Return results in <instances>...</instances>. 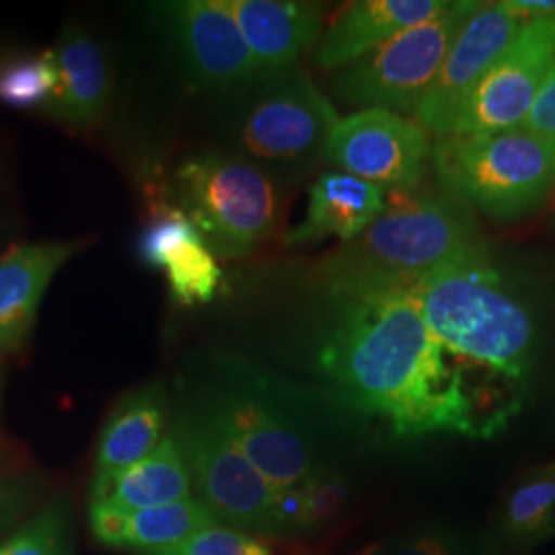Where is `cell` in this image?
<instances>
[{
    "instance_id": "cell-1",
    "label": "cell",
    "mask_w": 555,
    "mask_h": 555,
    "mask_svg": "<svg viewBox=\"0 0 555 555\" xmlns=\"http://www.w3.org/2000/svg\"><path fill=\"white\" fill-rule=\"evenodd\" d=\"M332 313L319 366L360 410L397 437L456 433L492 437L463 366L417 307L416 288L380 286L327 295Z\"/></svg>"
},
{
    "instance_id": "cell-2",
    "label": "cell",
    "mask_w": 555,
    "mask_h": 555,
    "mask_svg": "<svg viewBox=\"0 0 555 555\" xmlns=\"http://www.w3.org/2000/svg\"><path fill=\"white\" fill-rule=\"evenodd\" d=\"M192 405L210 417L272 483L286 529L332 513L336 483L325 479L318 449L268 378L224 362Z\"/></svg>"
},
{
    "instance_id": "cell-3",
    "label": "cell",
    "mask_w": 555,
    "mask_h": 555,
    "mask_svg": "<svg viewBox=\"0 0 555 555\" xmlns=\"http://www.w3.org/2000/svg\"><path fill=\"white\" fill-rule=\"evenodd\" d=\"M416 300L426 325L461 366L465 362L508 380L529 373L535 319L483 241L424 278Z\"/></svg>"
},
{
    "instance_id": "cell-4",
    "label": "cell",
    "mask_w": 555,
    "mask_h": 555,
    "mask_svg": "<svg viewBox=\"0 0 555 555\" xmlns=\"http://www.w3.org/2000/svg\"><path fill=\"white\" fill-rule=\"evenodd\" d=\"M481 243L476 217L455 194L426 181L385 192V208L360 237L325 259V295L417 284L456 254Z\"/></svg>"
},
{
    "instance_id": "cell-5",
    "label": "cell",
    "mask_w": 555,
    "mask_h": 555,
    "mask_svg": "<svg viewBox=\"0 0 555 555\" xmlns=\"http://www.w3.org/2000/svg\"><path fill=\"white\" fill-rule=\"evenodd\" d=\"M220 95L217 130L229 153L274 179L302 178L315 169L339 121L332 101L298 66Z\"/></svg>"
},
{
    "instance_id": "cell-6",
    "label": "cell",
    "mask_w": 555,
    "mask_h": 555,
    "mask_svg": "<svg viewBox=\"0 0 555 555\" xmlns=\"http://www.w3.org/2000/svg\"><path fill=\"white\" fill-rule=\"evenodd\" d=\"M438 183L494 220L533 215L555 188V140L527 126L494 134L435 140Z\"/></svg>"
},
{
    "instance_id": "cell-7",
    "label": "cell",
    "mask_w": 555,
    "mask_h": 555,
    "mask_svg": "<svg viewBox=\"0 0 555 555\" xmlns=\"http://www.w3.org/2000/svg\"><path fill=\"white\" fill-rule=\"evenodd\" d=\"M171 190L217 258H245L276 231V179L229 151L185 157L173 171Z\"/></svg>"
},
{
    "instance_id": "cell-8",
    "label": "cell",
    "mask_w": 555,
    "mask_h": 555,
    "mask_svg": "<svg viewBox=\"0 0 555 555\" xmlns=\"http://www.w3.org/2000/svg\"><path fill=\"white\" fill-rule=\"evenodd\" d=\"M479 4L476 0L449 2L437 17L401 31L373 52L337 68L330 91L360 109L416 114L459 31Z\"/></svg>"
},
{
    "instance_id": "cell-9",
    "label": "cell",
    "mask_w": 555,
    "mask_h": 555,
    "mask_svg": "<svg viewBox=\"0 0 555 555\" xmlns=\"http://www.w3.org/2000/svg\"><path fill=\"white\" fill-rule=\"evenodd\" d=\"M173 435L199 500L219 522L249 535L286 533L276 490L210 417L190 403L179 412Z\"/></svg>"
},
{
    "instance_id": "cell-10",
    "label": "cell",
    "mask_w": 555,
    "mask_h": 555,
    "mask_svg": "<svg viewBox=\"0 0 555 555\" xmlns=\"http://www.w3.org/2000/svg\"><path fill=\"white\" fill-rule=\"evenodd\" d=\"M433 146L430 134L414 119L389 109H358L339 118L323 160L383 192L412 190L433 169Z\"/></svg>"
},
{
    "instance_id": "cell-11",
    "label": "cell",
    "mask_w": 555,
    "mask_h": 555,
    "mask_svg": "<svg viewBox=\"0 0 555 555\" xmlns=\"http://www.w3.org/2000/svg\"><path fill=\"white\" fill-rule=\"evenodd\" d=\"M554 62L555 15L525 21L515 41L463 103L449 134L476 137L522 126Z\"/></svg>"
},
{
    "instance_id": "cell-12",
    "label": "cell",
    "mask_w": 555,
    "mask_h": 555,
    "mask_svg": "<svg viewBox=\"0 0 555 555\" xmlns=\"http://www.w3.org/2000/svg\"><path fill=\"white\" fill-rule=\"evenodd\" d=\"M160 17L194 87L227 93L261 77L224 0L167 2Z\"/></svg>"
},
{
    "instance_id": "cell-13",
    "label": "cell",
    "mask_w": 555,
    "mask_h": 555,
    "mask_svg": "<svg viewBox=\"0 0 555 555\" xmlns=\"http://www.w3.org/2000/svg\"><path fill=\"white\" fill-rule=\"evenodd\" d=\"M525 20L504 2L479 4L451 46L437 79L417 105L416 121L435 139L447 137L479 80L515 41Z\"/></svg>"
},
{
    "instance_id": "cell-14",
    "label": "cell",
    "mask_w": 555,
    "mask_h": 555,
    "mask_svg": "<svg viewBox=\"0 0 555 555\" xmlns=\"http://www.w3.org/2000/svg\"><path fill=\"white\" fill-rule=\"evenodd\" d=\"M139 256L149 268L165 272L179 305H206L217 297L222 280L217 256L178 206L160 210L146 224L139 241Z\"/></svg>"
},
{
    "instance_id": "cell-15",
    "label": "cell",
    "mask_w": 555,
    "mask_h": 555,
    "mask_svg": "<svg viewBox=\"0 0 555 555\" xmlns=\"http://www.w3.org/2000/svg\"><path fill=\"white\" fill-rule=\"evenodd\" d=\"M85 245V238L27 243L0 259V350L27 346L50 282Z\"/></svg>"
},
{
    "instance_id": "cell-16",
    "label": "cell",
    "mask_w": 555,
    "mask_h": 555,
    "mask_svg": "<svg viewBox=\"0 0 555 555\" xmlns=\"http://www.w3.org/2000/svg\"><path fill=\"white\" fill-rule=\"evenodd\" d=\"M261 75L297 66L323 36V9L297 0H224Z\"/></svg>"
},
{
    "instance_id": "cell-17",
    "label": "cell",
    "mask_w": 555,
    "mask_h": 555,
    "mask_svg": "<svg viewBox=\"0 0 555 555\" xmlns=\"http://www.w3.org/2000/svg\"><path fill=\"white\" fill-rule=\"evenodd\" d=\"M447 0H360L346 7L323 31L315 50V64L337 70L373 52L401 31L437 17Z\"/></svg>"
},
{
    "instance_id": "cell-18",
    "label": "cell",
    "mask_w": 555,
    "mask_h": 555,
    "mask_svg": "<svg viewBox=\"0 0 555 555\" xmlns=\"http://www.w3.org/2000/svg\"><path fill=\"white\" fill-rule=\"evenodd\" d=\"M215 522H219L215 513L196 496L134 513L112 506L89 508V525L100 543L142 555L181 545Z\"/></svg>"
},
{
    "instance_id": "cell-19",
    "label": "cell",
    "mask_w": 555,
    "mask_h": 555,
    "mask_svg": "<svg viewBox=\"0 0 555 555\" xmlns=\"http://www.w3.org/2000/svg\"><path fill=\"white\" fill-rule=\"evenodd\" d=\"M385 208V192L344 171H330L311 185L305 217L288 231L286 245H313L336 237L350 243L360 237Z\"/></svg>"
},
{
    "instance_id": "cell-20",
    "label": "cell",
    "mask_w": 555,
    "mask_h": 555,
    "mask_svg": "<svg viewBox=\"0 0 555 555\" xmlns=\"http://www.w3.org/2000/svg\"><path fill=\"white\" fill-rule=\"evenodd\" d=\"M54 56L59 62V93L46 114L77 130L98 126L112 100V73L100 43L82 27L68 25Z\"/></svg>"
},
{
    "instance_id": "cell-21",
    "label": "cell",
    "mask_w": 555,
    "mask_h": 555,
    "mask_svg": "<svg viewBox=\"0 0 555 555\" xmlns=\"http://www.w3.org/2000/svg\"><path fill=\"white\" fill-rule=\"evenodd\" d=\"M192 474L181 444L169 433L151 455L126 472L114 477H93L91 506L134 513L192 498Z\"/></svg>"
},
{
    "instance_id": "cell-22",
    "label": "cell",
    "mask_w": 555,
    "mask_h": 555,
    "mask_svg": "<svg viewBox=\"0 0 555 555\" xmlns=\"http://www.w3.org/2000/svg\"><path fill=\"white\" fill-rule=\"evenodd\" d=\"M165 420L167 397L159 383L124 397L101 430L93 477L118 476L151 455L163 440Z\"/></svg>"
},
{
    "instance_id": "cell-23",
    "label": "cell",
    "mask_w": 555,
    "mask_h": 555,
    "mask_svg": "<svg viewBox=\"0 0 555 555\" xmlns=\"http://www.w3.org/2000/svg\"><path fill=\"white\" fill-rule=\"evenodd\" d=\"M54 50L0 62V103L13 109H48L59 93Z\"/></svg>"
},
{
    "instance_id": "cell-24",
    "label": "cell",
    "mask_w": 555,
    "mask_h": 555,
    "mask_svg": "<svg viewBox=\"0 0 555 555\" xmlns=\"http://www.w3.org/2000/svg\"><path fill=\"white\" fill-rule=\"evenodd\" d=\"M506 529L511 535L533 539L545 535L555 525V463L535 472L518 486L506 506Z\"/></svg>"
},
{
    "instance_id": "cell-25",
    "label": "cell",
    "mask_w": 555,
    "mask_h": 555,
    "mask_svg": "<svg viewBox=\"0 0 555 555\" xmlns=\"http://www.w3.org/2000/svg\"><path fill=\"white\" fill-rule=\"evenodd\" d=\"M0 555H70V516L66 502L46 504L20 529L0 541Z\"/></svg>"
},
{
    "instance_id": "cell-26",
    "label": "cell",
    "mask_w": 555,
    "mask_h": 555,
    "mask_svg": "<svg viewBox=\"0 0 555 555\" xmlns=\"http://www.w3.org/2000/svg\"><path fill=\"white\" fill-rule=\"evenodd\" d=\"M155 555H272L270 547L241 529L215 522L181 545Z\"/></svg>"
},
{
    "instance_id": "cell-27",
    "label": "cell",
    "mask_w": 555,
    "mask_h": 555,
    "mask_svg": "<svg viewBox=\"0 0 555 555\" xmlns=\"http://www.w3.org/2000/svg\"><path fill=\"white\" fill-rule=\"evenodd\" d=\"M38 486L31 477L0 476V535L34 508Z\"/></svg>"
},
{
    "instance_id": "cell-28",
    "label": "cell",
    "mask_w": 555,
    "mask_h": 555,
    "mask_svg": "<svg viewBox=\"0 0 555 555\" xmlns=\"http://www.w3.org/2000/svg\"><path fill=\"white\" fill-rule=\"evenodd\" d=\"M377 555H465V552L455 537L426 533L393 541Z\"/></svg>"
},
{
    "instance_id": "cell-29",
    "label": "cell",
    "mask_w": 555,
    "mask_h": 555,
    "mask_svg": "<svg viewBox=\"0 0 555 555\" xmlns=\"http://www.w3.org/2000/svg\"><path fill=\"white\" fill-rule=\"evenodd\" d=\"M522 126L555 140V62L550 68V75L545 79V85L537 98L529 118Z\"/></svg>"
},
{
    "instance_id": "cell-30",
    "label": "cell",
    "mask_w": 555,
    "mask_h": 555,
    "mask_svg": "<svg viewBox=\"0 0 555 555\" xmlns=\"http://www.w3.org/2000/svg\"><path fill=\"white\" fill-rule=\"evenodd\" d=\"M504 4L525 21L555 15V0H508Z\"/></svg>"
}]
</instances>
